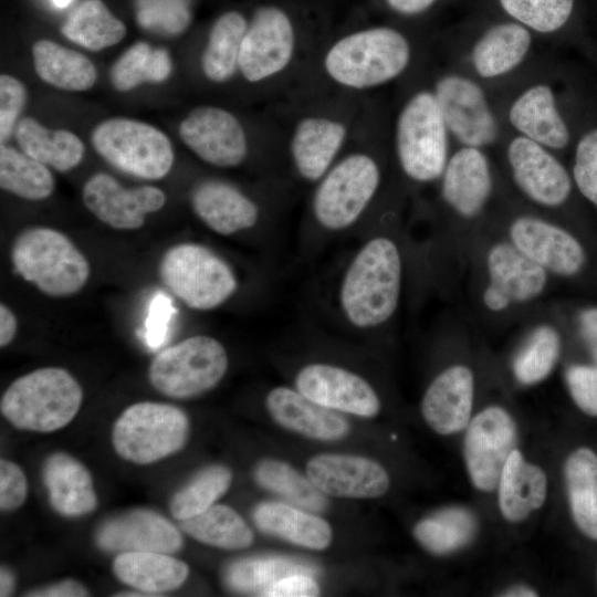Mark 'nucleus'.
Here are the masks:
<instances>
[{
    "instance_id": "f257e3e1",
    "label": "nucleus",
    "mask_w": 597,
    "mask_h": 597,
    "mask_svg": "<svg viewBox=\"0 0 597 597\" xmlns=\"http://www.w3.org/2000/svg\"><path fill=\"white\" fill-rule=\"evenodd\" d=\"M402 283V259L396 242L375 235L362 243L345 265L337 287L344 321L360 331L373 329L395 314Z\"/></svg>"
},
{
    "instance_id": "f03ea898",
    "label": "nucleus",
    "mask_w": 597,
    "mask_h": 597,
    "mask_svg": "<svg viewBox=\"0 0 597 597\" xmlns=\"http://www.w3.org/2000/svg\"><path fill=\"white\" fill-rule=\"evenodd\" d=\"M413 50L398 29L378 25L339 38L326 51L323 67L337 85L366 91L401 76L412 61Z\"/></svg>"
},
{
    "instance_id": "7ed1b4c3",
    "label": "nucleus",
    "mask_w": 597,
    "mask_h": 597,
    "mask_svg": "<svg viewBox=\"0 0 597 597\" xmlns=\"http://www.w3.org/2000/svg\"><path fill=\"white\" fill-rule=\"evenodd\" d=\"M10 260L14 273L51 297H67L87 283L91 266L86 256L59 230L31 227L13 240Z\"/></svg>"
},
{
    "instance_id": "20e7f679",
    "label": "nucleus",
    "mask_w": 597,
    "mask_h": 597,
    "mask_svg": "<svg viewBox=\"0 0 597 597\" xmlns=\"http://www.w3.org/2000/svg\"><path fill=\"white\" fill-rule=\"evenodd\" d=\"M83 390L65 369L44 367L17 378L1 397L2 416L15 428L52 432L78 412Z\"/></svg>"
},
{
    "instance_id": "39448f33",
    "label": "nucleus",
    "mask_w": 597,
    "mask_h": 597,
    "mask_svg": "<svg viewBox=\"0 0 597 597\" xmlns=\"http://www.w3.org/2000/svg\"><path fill=\"white\" fill-rule=\"evenodd\" d=\"M450 139L431 87L409 95L394 128L396 158L405 176L418 184L440 179L450 157Z\"/></svg>"
},
{
    "instance_id": "423d86ee",
    "label": "nucleus",
    "mask_w": 597,
    "mask_h": 597,
    "mask_svg": "<svg viewBox=\"0 0 597 597\" xmlns=\"http://www.w3.org/2000/svg\"><path fill=\"white\" fill-rule=\"evenodd\" d=\"M158 274L164 286L187 307L207 312L218 308L238 291L230 264L210 248L184 242L163 254Z\"/></svg>"
},
{
    "instance_id": "0eeeda50",
    "label": "nucleus",
    "mask_w": 597,
    "mask_h": 597,
    "mask_svg": "<svg viewBox=\"0 0 597 597\" xmlns=\"http://www.w3.org/2000/svg\"><path fill=\"white\" fill-rule=\"evenodd\" d=\"M381 170L377 159L354 151L335 161L316 182L312 216L323 230L341 232L354 226L379 189Z\"/></svg>"
},
{
    "instance_id": "6e6552de",
    "label": "nucleus",
    "mask_w": 597,
    "mask_h": 597,
    "mask_svg": "<svg viewBox=\"0 0 597 597\" xmlns=\"http://www.w3.org/2000/svg\"><path fill=\"white\" fill-rule=\"evenodd\" d=\"M91 142L106 163L140 179L166 177L175 161L168 136L156 126L133 118L112 117L101 122L93 129Z\"/></svg>"
},
{
    "instance_id": "1a4fd4ad",
    "label": "nucleus",
    "mask_w": 597,
    "mask_h": 597,
    "mask_svg": "<svg viewBox=\"0 0 597 597\" xmlns=\"http://www.w3.org/2000/svg\"><path fill=\"white\" fill-rule=\"evenodd\" d=\"M228 365L221 342L209 335H193L160 350L149 365L148 378L160 394L188 399L216 387Z\"/></svg>"
},
{
    "instance_id": "9d476101",
    "label": "nucleus",
    "mask_w": 597,
    "mask_h": 597,
    "mask_svg": "<svg viewBox=\"0 0 597 597\" xmlns=\"http://www.w3.org/2000/svg\"><path fill=\"white\" fill-rule=\"evenodd\" d=\"M189 419L176 406L142 401L127 407L112 430L115 451L126 461L149 464L184 448Z\"/></svg>"
},
{
    "instance_id": "9b49d317",
    "label": "nucleus",
    "mask_w": 597,
    "mask_h": 597,
    "mask_svg": "<svg viewBox=\"0 0 597 597\" xmlns=\"http://www.w3.org/2000/svg\"><path fill=\"white\" fill-rule=\"evenodd\" d=\"M431 90L451 139L459 146L485 149L501 136L498 115L484 86L471 74L441 73Z\"/></svg>"
},
{
    "instance_id": "f8f14e48",
    "label": "nucleus",
    "mask_w": 597,
    "mask_h": 597,
    "mask_svg": "<svg viewBox=\"0 0 597 597\" xmlns=\"http://www.w3.org/2000/svg\"><path fill=\"white\" fill-rule=\"evenodd\" d=\"M296 32L291 17L280 7L258 8L242 40L239 72L250 83L270 80L291 64Z\"/></svg>"
},
{
    "instance_id": "ddd939ff",
    "label": "nucleus",
    "mask_w": 597,
    "mask_h": 597,
    "mask_svg": "<svg viewBox=\"0 0 597 597\" xmlns=\"http://www.w3.org/2000/svg\"><path fill=\"white\" fill-rule=\"evenodd\" d=\"M516 439L515 422L501 407H488L469 422L463 454L470 479L478 490L491 492L498 488Z\"/></svg>"
},
{
    "instance_id": "4468645a",
    "label": "nucleus",
    "mask_w": 597,
    "mask_h": 597,
    "mask_svg": "<svg viewBox=\"0 0 597 597\" xmlns=\"http://www.w3.org/2000/svg\"><path fill=\"white\" fill-rule=\"evenodd\" d=\"M178 133L198 158L214 167H238L249 153L242 124L231 112L219 106L195 107L179 124Z\"/></svg>"
},
{
    "instance_id": "2eb2a0df",
    "label": "nucleus",
    "mask_w": 597,
    "mask_h": 597,
    "mask_svg": "<svg viewBox=\"0 0 597 597\" xmlns=\"http://www.w3.org/2000/svg\"><path fill=\"white\" fill-rule=\"evenodd\" d=\"M505 158L515 186L532 202L554 208L568 199L572 179L553 150L514 134L506 143Z\"/></svg>"
},
{
    "instance_id": "dca6fc26",
    "label": "nucleus",
    "mask_w": 597,
    "mask_h": 597,
    "mask_svg": "<svg viewBox=\"0 0 597 597\" xmlns=\"http://www.w3.org/2000/svg\"><path fill=\"white\" fill-rule=\"evenodd\" d=\"M84 206L100 221L116 230H137L146 216L166 205L165 191L156 186L123 187L105 172L92 175L82 188Z\"/></svg>"
},
{
    "instance_id": "f3484780",
    "label": "nucleus",
    "mask_w": 597,
    "mask_h": 597,
    "mask_svg": "<svg viewBox=\"0 0 597 597\" xmlns=\"http://www.w3.org/2000/svg\"><path fill=\"white\" fill-rule=\"evenodd\" d=\"M295 389L328 409L370 418L380 410V400L362 376L336 365L312 363L294 379Z\"/></svg>"
},
{
    "instance_id": "a211bd4d",
    "label": "nucleus",
    "mask_w": 597,
    "mask_h": 597,
    "mask_svg": "<svg viewBox=\"0 0 597 597\" xmlns=\"http://www.w3.org/2000/svg\"><path fill=\"white\" fill-rule=\"evenodd\" d=\"M506 121L514 134L553 151L569 144V128L558 107L556 92L547 81H535L520 90L506 107Z\"/></svg>"
},
{
    "instance_id": "6ab92c4d",
    "label": "nucleus",
    "mask_w": 597,
    "mask_h": 597,
    "mask_svg": "<svg viewBox=\"0 0 597 597\" xmlns=\"http://www.w3.org/2000/svg\"><path fill=\"white\" fill-rule=\"evenodd\" d=\"M533 44L534 33L514 20L491 24L468 50L472 76L480 82H492L513 74L528 59Z\"/></svg>"
},
{
    "instance_id": "aec40b11",
    "label": "nucleus",
    "mask_w": 597,
    "mask_h": 597,
    "mask_svg": "<svg viewBox=\"0 0 597 597\" xmlns=\"http://www.w3.org/2000/svg\"><path fill=\"white\" fill-rule=\"evenodd\" d=\"M306 473L322 492L338 498H378L390 484L388 473L379 463L358 455H315L307 462Z\"/></svg>"
},
{
    "instance_id": "412c9836",
    "label": "nucleus",
    "mask_w": 597,
    "mask_h": 597,
    "mask_svg": "<svg viewBox=\"0 0 597 597\" xmlns=\"http://www.w3.org/2000/svg\"><path fill=\"white\" fill-rule=\"evenodd\" d=\"M512 243L546 271L570 276L584 263L580 243L566 230L542 218L521 216L510 226Z\"/></svg>"
},
{
    "instance_id": "4be33fe9",
    "label": "nucleus",
    "mask_w": 597,
    "mask_h": 597,
    "mask_svg": "<svg viewBox=\"0 0 597 597\" xmlns=\"http://www.w3.org/2000/svg\"><path fill=\"white\" fill-rule=\"evenodd\" d=\"M446 205L463 218L478 216L493 191V176L485 149L459 146L440 177Z\"/></svg>"
},
{
    "instance_id": "5701e85b",
    "label": "nucleus",
    "mask_w": 597,
    "mask_h": 597,
    "mask_svg": "<svg viewBox=\"0 0 597 597\" xmlns=\"http://www.w3.org/2000/svg\"><path fill=\"white\" fill-rule=\"evenodd\" d=\"M96 543L112 552L171 554L181 548L182 536L163 515L149 510H135L102 524L96 533Z\"/></svg>"
},
{
    "instance_id": "b1692460",
    "label": "nucleus",
    "mask_w": 597,
    "mask_h": 597,
    "mask_svg": "<svg viewBox=\"0 0 597 597\" xmlns=\"http://www.w3.org/2000/svg\"><path fill=\"white\" fill-rule=\"evenodd\" d=\"M344 122L323 115L301 118L291 135L290 156L296 174L307 182H317L335 164L346 137Z\"/></svg>"
},
{
    "instance_id": "393cba45",
    "label": "nucleus",
    "mask_w": 597,
    "mask_h": 597,
    "mask_svg": "<svg viewBox=\"0 0 597 597\" xmlns=\"http://www.w3.org/2000/svg\"><path fill=\"white\" fill-rule=\"evenodd\" d=\"M190 205L198 219L220 235H233L255 227L260 220L258 203L230 182L208 179L197 184Z\"/></svg>"
},
{
    "instance_id": "a878e982",
    "label": "nucleus",
    "mask_w": 597,
    "mask_h": 597,
    "mask_svg": "<svg viewBox=\"0 0 597 597\" xmlns=\"http://www.w3.org/2000/svg\"><path fill=\"white\" fill-rule=\"evenodd\" d=\"M473 395L471 369L463 365L451 366L427 388L421 401L423 419L439 434L461 431L470 422Z\"/></svg>"
},
{
    "instance_id": "bb28decb",
    "label": "nucleus",
    "mask_w": 597,
    "mask_h": 597,
    "mask_svg": "<svg viewBox=\"0 0 597 597\" xmlns=\"http://www.w3.org/2000/svg\"><path fill=\"white\" fill-rule=\"evenodd\" d=\"M266 409L281 427L311 439L334 441L349 432L348 420L302 395L295 388L279 386L269 391Z\"/></svg>"
},
{
    "instance_id": "cd10ccee",
    "label": "nucleus",
    "mask_w": 597,
    "mask_h": 597,
    "mask_svg": "<svg viewBox=\"0 0 597 597\" xmlns=\"http://www.w3.org/2000/svg\"><path fill=\"white\" fill-rule=\"evenodd\" d=\"M43 482L52 507L62 515L81 516L97 505L91 473L67 453L55 452L45 460Z\"/></svg>"
},
{
    "instance_id": "c85d7f7f",
    "label": "nucleus",
    "mask_w": 597,
    "mask_h": 597,
    "mask_svg": "<svg viewBox=\"0 0 597 597\" xmlns=\"http://www.w3.org/2000/svg\"><path fill=\"white\" fill-rule=\"evenodd\" d=\"M486 268L489 285L501 292L511 303L533 300L546 286V270L513 243L494 244L488 252Z\"/></svg>"
},
{
    "instance_id": "c756f323",
    "label": "nucleus",
    "mask_w": 597,
    "mask_h": 597,
    "mask_svg": "<svg viewBox=\"0 0 597 597\" xmlns=\"http://www.w3.org/2000/svg\"><path fill=\"white\" fill-rule=\"evenodd\" d=\"M499 507L505 520L519 523L538 510L547 492L544 471L514 449L507 458L498 484Z\"/></svg>"
},
{
    "instance_id": "7c9ffc66",
    "label": "nucleus",
    "mask_w": 597,
    "mask_h": 597,
    "mask_svg": "<svg viewBox=\"0 0 597 597\" xmlns=\"http://www.w3.org/2000/svg\"><path fill=\"white\" fill-rule=\"evenodd\" d=\"M253 520L261 532L304 548L324 549L332 541L329 524L298 506L263 502L254 509Z\"/></svg>"
},
{
    "instance_id": "2f4dec72",
    "label": "nucleus",
    "mask_w": 597,
    "mask_h": 597,
    "mask_svg": "<svg viewBox=\"0 0 597 597\" xmlns=\"http://www.w3.org/2000/svg\"><path fill=\"white\" fill-rule=\"evenodd\" d=\"M115 576L150 596L180 587L189 575L182 561L159 552H123L113 563Z\"/></svg>"
},
{
    "instance_id": "473e14b6",
    "label": "nucleus",
    "mask_w": 597,
    "mask_h": 597,
    "mask_svg": "<svg viewBox=\"0 0 597 597\" xmlns=\"http://www.w3.org/2000/svg\"><path fill=\"white\" fill-rule=\"evenodd\" d=\"M13 135L21 151L61 172L75 168L85 153L77 135L67 129L48 128L32 117L19 119Z\"/></svg>"
},
{
    "instance_id": "72a5a7b5",
    "label": "nucleus",
    "mask_w": 597,
    "mask_h": 597,
    "mask_svg": "<svg viewBox=\"0 0 597 597\" xmlns=\"http://www.w3.org/2000/svg\"><path fill=\"white\" fill-rule=\"evenodd\" d=\"M32 60L36 75L56 88L84 92L96 83L97 71L87 56L52 40L36 41Z\"/></svg>"
},
{
    "instance_id": "f704fd0d",
    "label": "nucleus",
    "mask_w": 597,
    "mask_h": 597,
    "mask_svg": "<svg viewBox=\"0 0 597 597\" xmlns=\"http://www.w3.org/2000/svg\"><path fill=\"white\" fill-rule=\"evenodd\" d=\"M573 520L580 532L597 541V455L588 448L573 451L564 467Z\"/></svg>"
},
{
    "instance_id": "c9c22d12",
    "label": "nucleus",
    "mask_w": 597,
    "mask_h": 597,
    "mask_svg": "<svg viewBox=\"0 0 597 597\" xmlns=\"http://www.w3.org/2000/svg\"><path fill=\"white\" fill-rule=\"evenodd\" d=\"M249 22L238 11L222 13L212 24L200 64L213 83H224L239 71V56Z\"/></svg>"
},
{
    "instance_id": "e433bc0d",
    "label": "nucleus",
    "mask_w": 597,
    "mask_h": 597,
    "mask_svg": "<svg viewBox=\"0 0 597 597\" xmlns=\"http://www.w3.org/2000/svg\"><path fill=\"white\" fill-rule=\"evenodd\" d=\"M61 31L70 41L100 51L121 42L127 29L102 0H85L69 14Z\"/></svg>"
},
{
    "instance_id": "4c0bfd02",
    "label": "nucleus",
    "mask_w": 597,
    "mask_h": 597,
    "mask_svg": "<svg viewBox=\"0 0 597 597\" xmlns=\"http://www.w3.org/2000/svg\"><path fill=\"white\" fill-rule=\"evenodd\" d=\"M478 523L465 507L449 506L419 521L413 535L430 553L444 555L467 546L475 536Z\"/></svg>"
},
{
    "instance_id": "58836bf2",
    "label": "nucleus",
    "mask_w": 597,
    "mask_h": 597,
    "mask_svg": "<svg viewBox=\"0 0 597 597\" xmlns=\"http://www.w3.org/2000/svg\"><path fill=\"white\" fill-rule=\"evenodd\" d=\"M181 528L198 542L223 549L247 548L253 542V532L240 514L221 504L181 521Z\"/></svg>"
},
{
    "instance_id": "ea45409f",
    "label": "nucleus",
    "mask_w": 597,
    "mask_h": 597,
    "mask_svg": "<svg viewBox=\"0 0 597 597\" xmlns=\"http://www.w3.org/2000/svg\"><path fill=\"white\" fill-rule=\"evenodd\" d=\"M0 187L19 198L38 201L53 193L55 180L48 166L1 144Z\"/></svg>"
},
{
    "instance_id": "a19ab883",
    "label": "nucleus",
    "mask_w": 597,
    "mask_h": 597,
    "mask_svg": "<svg viewBox=\"0 0 597 597\" xmlns=\"http://www.w3.org/2000/svg\"><path fill=\"white\" fill-rule=\"evenodd\" d=\"M254 479L263 489L306 511L323 512L328 505L324 492L284 461L261 460L254 469Z\"/></svg>"
},
{
    "instance_id": "79ce46f5",
    "label": "nucleus",
    "mask_w": 597,
    "mask_h": 597,
    "mask_svg": "<svg viewBox=\"0 0 597 597\" xmlns=\"http://www.w3.org/2000/svg\"><path fill=\"white\" fill-rule=\"evenodd\" d=\"M171 71V59L165 49H153L140 41L114 62L109 70V81L116 91L128 92L146 82H164Z\"/></svg>"
},
{
    "instance_id": "37998d69",
    "label": "nucleus",
    "mask_w": 597,
    "mask_h": 597,
    "mask_svg": "<svg viewBox=\"0 0 597 597\" xmlns=\"http://www.w3.org/2000/svg\"><path fill=\"white\" fill-rule=\"evenodd\" d=\"M314 576L316 568L284 557H256L234 562L226 572V582L239 593H256L262 596L265 589L277 580L293 575Z\"/></svg>"
},
{
    "instance_id": "c03bdc74",
    "label": "nucleus",
    "mask_w": 597,
    "mask_h": 597,
    "mask_svg": "<svg viewBox=\"0 0 597 597\" xmlns=\"http://www.w3.org/2000/svg\"><path fill=\"white\" fill-rule=\"evenodd\" d=\"M232 473L229 468L213 464L198 472L170 501V512L184 521L211 507L230 488Z\"/></svg>"
},
{
    "instance_id": "a18cd8bd",
    "label": "nucleus",
    "mask_w": 597,
    "mask_h": 597,
    "mask_svg": "<svg viewBox=\"0 0 597 597\" xmlns=\"http://www.w3.org/2000/svg\"><path fill=\"white\" fill-rule=\"evenodd\" d=\"M561 348L559 335L549 325L536 327L513 362L515 378L523 385L544 380L553 370Z\"/></svg>"
},
{
    "instance_id": "49530a36",
    "label": "nucleus",
    "mask_w": 597,
    "mask_h": 597,
    "mask_svg": "<svg viewBox=\"0 0 597 597\" xmlns=\"http://www.w3.org/2000/svg\"><path fill=\"white\" fill-rule=\"evenodd\" d=\"M501 9L534 34L548 35L563 29L572 17L575 0H498Z\"/></svg>"
},
{
    "instance_id": "de8ad7c7",
    "label": "nucleus",
    "mask_w": 597,
    "mask_h": 597,
    "mask_svg": "<svg viewBox=\"0 0 597 597\" xmlns=\"http://www.w3.org/2000/svg\"><path fill=\"white\" fill-rule=\"evenodd\" d=\"M573 177L580 193L597 207V128L586 132L575 149Z\"/></svg>"
},
{
    "instance_id": "09e8293b",
    "label": "nucleus",
    "mask_w": 597,
    "mask_h": 597,
    "mask_svg": "<svg viewBox=\"0 0 597 597\" xmlns=\"http://www.w3.org/2000/svg\"><path fill=\"white\" fill-rule=\"evenodd\" d=\"M27 101L23 83L9 74L0 76V140L3 144L14 132L18 117Z\"/></svg>"
},
{
    "instance_id": "8fccbe9b",
    "label": "nucleus",
    "mask_w": 597,
    "mask_h": 597,
    "mask_svg": "<svg viewBox=\"0 0 597 597\" xmlns=\"http://www.w3.org/2000/svg\"><path fill=\"white\" fill-rule=\"evenodd\" d=\"M566 384L578 408L589 416H597V366H570L566 371Z\"/></svg>"
},
{
    "instance_id": "3c124183",
    "label": "nucleus",
    "mask_w": 597,
    "mask_h": 597,
    "mask_svg": "<svg viewBox=\"0 0 597 597\" xmlns=\"http://www.w3.org/2000/svg\"><path fill=\"white\" fill-rule=\"evenodd\" d=\"M28 494V482L22 469L14 462L0 461V509L12 511L23 504Z\"/></svg>"
},
{
    "instance_id": "603ef678",
    "label": "nucleus",
    "mask_w": 597,
    "mask_h": 597,
    "mask_svg": "<svg viewBox=\"0 0 597 597\" xmlns=\"http://www.w3.org/2000/svg\"><path fill=\"white\" fill-rule=\"evenodd\" d=\"M318 595V584L313 576L307 574L286 576L274 583L262 594V596L269 597H314Z\"/></svg>"
},
{
    "instance_id": "864d4df0",
    "label": "nucleus",
    "mask_w": 597,
    "mask_h": 597,
    "mask_svg": "<svg viewBox=\"0 0 597 597\" xmlns=\"http://www.w3.org/2000/svg\"><path fill=\"white\" fill-rule=\"evenodd\" d=\"M170 314L171 306L168 297L164 295L154 297L146 322L145 333L146 342L150 347L156 348L164 341Z\"/></svg>"
},
{
    "instance_id": "5fc2aeb1",
    "label": "nucleus",
    "mask_w": 597,
    "mask_h": 597,
    "mask_svg": "<svg viewBox=\"0 0 597 597\" xmlns=\"http://www.w3.org/2000/svg\"><path fill=\"white\" fill-rule=\"evenodd\" d=\"M28 596L38 597H83L88 596L87 589L78 582L63 580L54 585L31 591Z\"/></svg>"
},
{
    "instance_id": "6e6d98bb",
    "label": "nucleus",
    "mask_w": 597,
    "mask_h": 597,
    "mask_svg": "<svg viewBox=\"0 0 597 597\" xmlns=\"http://www.w3.org/2000/svg\"><path fill=\"white\" fill-rule=\"evenodd\" d=\"M18 321L14 313L3 303L0 305V347H7L14 339Z\"/></svg>"
},
{
    "instance_id": "4d7b16f0",
    "label": "nucleus",
    "mask_w": 597,
    "mask_h": 597,
    "mask_svg": "<svg viewBox=\"0 0 597 597\" xmlns=\"http://www.w3.org/2000/svg\"><path fill=\"white\" fill-rule=\"evenodd\" d=\"M438 0H386L387 6L401 15H417L426 12Z\"/></svg>"
},
{
    "instance_id": "13d9d810",
    "label": "nucleus",
    "mask_w": 597,
    "mask_h": 597,
    "mask_svg": "<svg viewBox=\"0 0 597 597\" xmlns=\"http://www.w3.org/2000/svg\"><path fill=\"white\" fill-rule=\"evenodd\" d=\"M579 328L589 347H597V307L587 308L580 313Z\"/></svg>"
},
{
    "instance_id": "bf43d9fd",
    "label": "nucleus",
    "mask_w": 597,
    "mask_h": 597,
    "mask_svg": "<svg viewBox=\"0 0 597 597\" xmlns=\"http://www.w3.org/2000/svg\"><path fill=\"white\" fill-rule=\"evenodd\" d=\"M483 302L485 306L493 312H501L509 307L511 302L496 289L488 285L483 292Z\"/></svg>"
},
{
    "instance_id": "052dcab7",
    "label": "nucleus",
    "mask_w": 597,
    "mask_h": 597,
    "mask_svg": "<svg viewBox=\"0 0 597 597\" xmlns=\"http://www.w3.org/2000/svg\"><path fill=\"white\" fill-rule=\"evenodd\" d=\"M14 589L13 574L6 567H1L0 572V596H10Z\"/></svg>"
},
{
    "instance_id": "680f3d73",
    "label": "nucleus",
    "mask_w": 597,
    "mask_h": 597,
    "mask_svg": "<svg viewBox=\"0 0 597 597\" xmlns=\"http://www.w3.org/2000/svg\"><path fill=\"white\" fill-rule=\"evenodd\" d=\"M501 596H504V597H536L537 596V593L530 588V587H526L524 585H517V586H513L509 589H506L505 591H503V594H501Z\"/></svg>"
},
{
    "instance_id": "e2e57ef3",
    "label": "nucleus",
    "mask_w": 597,
    "mask_h": 597,
    "mask_svg": "<svg viewBox=\"0 0 597 597\" xmlns=\"http://www.w3.org/2000/svg\"><path fill=\"white\" fill-rule=\"evenodd\" d=\"M53 3L59 8H65L67 7L72 0H52Z\"/></svg>"
},
{
    "instance_id": "0e129e2a",
    "label": "nucleus",
    "mask_w": 597,
    "mask_h": 597,
    "mask_svg": "<svg viewBox=\"0 0 597 597\" xmlns=\"http://www.w3.org/2000/svg\"><path fill=\"white\" fill-rule=\"evenodd\" d=\"M591 356L597 365V347L590 348Z\"/></svg>"
}]
</instances>
